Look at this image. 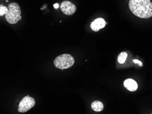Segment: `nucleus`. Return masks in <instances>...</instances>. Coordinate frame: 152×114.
Segmentation results:
<instances>
[{
  "instance_id": "nucleus-14",
  "label": "nucleus",
  "mask_w": 152,
  "mask_h": 114,
  "mask_svg": "<svg viewBox=\"0 0 152 114\" xmlns=\"http://www.w3.org/2000/svg\"></svg>"
},
{
  "instance_id": "nucleus-9",
  "label": "nucleus",
  "mask_w": 152,
  "mask_h": 114,
  "mask_svg": "<svg viewBox=\"0 0 152 114\" xmlns=\"http://www.w3.org/2000/svg\"><path fill=\"white\" fill-rule=\"evenodd\" d=\"M128 54L127 52H124V51L121 52L118 56L117 61L120 64H124V63H125Z\"/></svg>"
},
{
  "instance_id": "nucleus-11",
  "label": "nucleus",
  "mask_w": 152,
  "mask_h": 114,
  "mask_svg": "<svg viewBox=\"0 0 152 114\" xmlns=\"http://www.w3.org/2000/svg\"><path fill=\"white\" fill-rule=\"evenodd\" d=\"M133 61H134V62L135 64H139L140 66H142V62L141 61H138V60H136V59L134 60Z\"/></svg>"
},
{
  "instance_id": "nucleus-15",
  "label": "nucleus",
  "mask_w": 152,
  "mask_h": 114,
  "mask_svg": "<svg viewBox=\"0 0 152 114\" xmlns=\"http://www.w3.org/2000/svg\"></svg>"
},
{
  "instance_id": "nucleus-6",
  "label": "nucleus",
  "mask_w": 152,
  "mask_h": 114,
  "mask_svg": "<svg viewBox=\"0 0 152 114\" xmlns=\"http://www.w3.org/2000/svg\"><path fill=\"white\" fill-rule=\"evenodd\" d=\"M107 24L104 19L98 18L94 20L90 24V27L94 32H98L99 30L105 27Z\"/></svg>"
},
{
  "instance_id": "nucleus-8",
  "label": "nucleus",
  "mask_w": 152,
  "mask_h": 114,
  "mask_svg": "<svg viewBox=\"0 0 152 114\" xmlns=\"http://www.w3.org/2000/svg\"><path fill=\"white\" fill-rule=\"evenodd\" d=\"M91 108L92 110L96 112H100L103 110L104 105L102 102L96 101L92 103Z\"/></svg>"
},
{
  "instance_id": "nucleus-12",
  "label": "nucleus",
  "mask_w": 152,
  "mask_h": 114,
  "mask_svg": "<svg viewBox=\"0 0 152 114\" xmlns=\"http://www.w3.org/2000/svg\"><path fill=\"white\" fill-rule=\"evenodd\" d=\"M53 7H54L55 9H58V8L59 7V4L58 3L55 4L54 5H53Z\"/></svg>"
},
{
  "instance_id": "nucleus-3",
  "label": "nucleus",
  "mask_w": 152,
  "mask_h": 114,
  "mask_svg": "<svg viewBox=\"0 0 152 114\" xmlns=\"http://www.w3.org/2000/svg\"><path fill=\"white\" fill-rule=\"evenodd\" d=\"M53 62L56 67L63 70L72 67L74 65L75 60L70 55L64 54L56 58Z\"/></svg>"
},
{
  "instance_id": "nucleus-4",
  "label": "nucleus",
  "mask_w": 152,
  "mask_h": 114,
  "mask_svg": "<svg viewBox=\"0 0 152 114\" xmlns=\"http://www.w3.org/2000/svg\"><path fill=\"white\" fill-rule=\"evenodd\" d=\"M35 101L29 96L24 97L20 102L18 111L20 113H25L30 110L35 105Z\"/></svg>"
},
{
  "instance_id": "nucleus-10",
  "label": "nucleus",
  "mask_w": 152,
  "mask_h": 114,
  "mask_svg": "<svg viewBox=\"0 0 152 114\" xmlns=\"http://www.w3.org/2000/svg\"><path fill=\"white\" fill-rule=\"evenodd\" d=\"M8 8L5 6L1 5H0V16H3L6 14L8 12Z\"/></svg>"
},
{
  "instance_id": "nucleus-7",
  "label": "nucleus",
  "mask_w": 152,
  "mask_h": 114,
  "mask_svg": "<svg viewBox=\"0 0 152 114\" xmlns=\"http://www.w3.org/2000/svg\"><path fill=\"white\" fill-rule=\"evenodd\" d=\"M124 86L128 90L132 92L136 91L138 89V85L137 83L132 79H127L124 80Z\"/></svg>"
},
{
  "instance_id": "nucleus-1",
  "label": "nucleus",
  "mask_w": 152,
  "mask_h": 114,
  "mask_svg": "<svg viewBox=\"0 0 152 114\" xmlns=\"http://www.w3.org/2000/svg\"><path fill=\"white\" fill-rule=\"evenodd\" d=\"M129 8L138 18L147 19L152 16V3L150 0H129Z\"/></svg>"
},
{
  "instance_id": "nucleus-5",
  "label": "nucleus",
  "mask_w": 152,
  "mask_h": 114,
  "mask_svg": "<svg viewBox=\"0 0 152 114\" xmlns=\"http://www.w3.org/2000/svg\"><path fill=\"white\" fill-rule=\"evenodd\" d=\"M61 11L66 15H72L76 12V5L73 4L71 1H64L61 3Z\"/></svg>"
},
{
  "instance_id": "nucleus-2",
  "label": "nucleus",
  "mask_w": 152,
  "mask_h": 114,
  "mask_svg": "<svg viewBox=\"0 0 152 114\" xmlns=\"http://www.w3.org/2000/svg\"><path fill=\"white\" fill-rule=\"evenodd\" d=\"M8 12L5 15L7 22L11 24L18 23L22 19L21 8L19 5L16 2H12L8 5Z\"/></svg>"
},
{
  "instance_id": "nucleus-13",
  "label": "nucleus",
  "mask_w": 152,
  "mask_h": 114,
  "mask_svg": "<svg viewBox=\"0 0 152 114\" xmlns=\"http://www.w3.org/2000/svg\"><path fill=\"white\" fill-rule=\"evenodd\" d=\"M6 2H8V0H7V1H6Z\"/></svg>"
}]
</instances>
